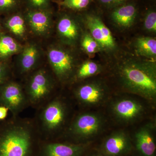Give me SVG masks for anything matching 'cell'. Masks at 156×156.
I'll return each mask as SVG.
<instances>
[{"mask_svg": "<svg viewBox=\"0 0 156 156\" xmlns=\"http://www.w3.org/2000/svg\"><path fill=\"white\" fill-rule=\"evenodd\" d=\"M85 146L61 143H50L45 145L44 156H80L85 150Z\"/></svg>", "mask_w": 156, "mask_h": 156, "instance_id": "e0dca14e", "label": "cell"}, {"mask_svg": "<svg viewBox=\"0 0 156 156\" xmlns=\"http://www.w3.org/2000/svg\"><path fill=\"white\" fill-rule=\"evenodd\" d=\"M146 30L151 33L156 32V13L154 11H150L146 14L144 23Z\"/></svg>", "mask_w": 156, "mask_h": 156, "instance_id": "d4e9b609", "label": "cell"}, {"mask_svg": "<svg viewBox=\"0 0 156 156\" xmlns=\"http://www.w3.org/2000/svg\"><path fill=\"white\" fill-rule=\"evenodd\" d=\"M114 116L119 122L124 123L133 122L144 113V107L135 99L122 98L115 101L112 105Z\"/></svg>", "mask_w": 156, "mask_h": 156, "instance_id": "9c48e42d", "label": "cell"}, {"mask_svg": "<svg viewBox=\"0 0 156 156\" xmlns=\"http://www.w3.org/2000/svg\"><path fill=\"white\" fill-rule=\"evenodd\" d=\"M117 73L121 85L126 91L150 101L155 100L156 66L154 62L127 59L119 65Z\"/></svg>", "mask_w": 156, "mask_h": 156, "instance_id": "6da1fadb", "label": "cell"}, {"mask_svg": "<svg viewBox=\"0 0 156 156\" xmlns=\"http://www.w3.org/2000/svg\"><path fill=\"white\" fill-rule=\"evenodd\" d=\"M132 148L131 139L126 132L115 131L105 139L102 145L105 156H120L129 152Z\"/></svg>", "mask_w": 156, "mask_h": 156, "instance_id": "5bb4252c", "label": "cell"}, {"mask_svg": "<svg viewBox=\"0 0 156 156\" xmlns=\"http://www.w3.org/2000/svg\"><path fill=\"white\" fill-rule=\"evenodd\" d=\"M48 57L53 74L59 82L64 83L74 78L76 59L69 50L59 45H52L48 48Z\"/></svg>", "mask_w": 156, "mask_h": 156, "instance_id": "5b68a950", "label": "cell"}, {"mask_svg": "<svg viewBox=\"0 0 156 156\" xmlns=\"http://www.w3.org/2000/svg\"><path fill=\"white\" fill-rule=\"evenodd\" d=\"M37 135L34 120L13 116L0 128V156H30Z\"/></svg>", "mask_w": 156, "mask_h": 156, "instance_id": "7a4b0ae2", "label": "cell"}, {"mask_svg": "<svg viewBox=\"0 0 156 156\" xmlns=\"http://www.w3.org/2000/svg\"><path fill=\"white\" fill-rule=\"evenodd\" d=\"M5 27L14 37L21 41L27 37V26L24 14L17 13L12 14L6 20Z\"/></svg>", "mask_w": 156, "mask_h": 156, "instance_id": "ac0fdd59", "label": "cell"}, {"mask_svg": "<svg viewBox=\"0 0 156 156\" xmlns=\"http://www.w3.org/2000/svg\"><path fill=\"white\" fill-rule=\"evenodd\" d=\"M135 50L140 56L150 59H154L156 56V40L152 37L137 38L134 43Z\"/></svg>", "mask_w": 156, "mask_h": 156, "instance_id": "ffe728a7", "label": "cell"}, {"mask_svg": "<svg viewBox=\"0 0 156 156\" xmlns=\"http://www.w3.org/2000/svg\"><path fill=\"white\" fill-rule=\"evenodd\" d=\"M38 109L34 121L40 136L51 137L64 129L69 111L67 104L62 98L53 97Z\"/></svg>", "mask_w": 156, "mask_h": 156, "instance_id": "3957f363", "label": "cell"}, {"mask_svg": "<svg viewBox=\"0 0 156 156\" xmlns=\"http://www.w3.org/2000/svg\"><path fill=\"white\" fill-rule=\"evenodd\" d=\"M104 125L103 118L94 113L78 115L70 123L66 133L73 138L86 139L97 135Z\"/></svg>", "mask_w": 156, "mask_h": 156, "instance_id": "8992f818", "label": "cell"}, {"mask_svg": "<svg viewBox=\"0 0 156 156\" xmlns=\"http://www.w3.org/2000/svg\"><path fill=\"white\" fill-rule=\"evenodd\" d=\"M11 69L5 62L0 61V87L9 82Z\"/></svg>", "mask_w": 156, "mask_h": 156, "instance_id": "4316f807", "label": "cell"}, {"mask_svg": "<svg viewBox=\"0 0 156 156\" xmlns=\"http://www.w3.org/2000/svg\"><path fill=\"white\" fill-rule=\"evenodd\" d=\"M74 95L76 100L85 106H95L106 99L107 92L105 87L99 82L92 81L82 84L76 89Z\"/></svg>", "mask_w": 156, "mask_h": 156, "instance_id": "30bf717a", "label": "cell"}, {"mask_svg": "<svg viewBox=\"0 0 156 156\" xmlns=\"http://www.w3.org/2000/svg\"><path fill=\"white\" fill-rule=\"evenodd\" d=\"M20 0H0V12H9L17 9Z\"/></svg>", "mask_w": 156, "mask_h": 156, "instance_id": "484cf974", "label": "cell"}, {"mask_svg": "<svg viewBox=\"0 0 156 156\" xmlns=\"http://www.w3.org/2000/svg\"><path fill=\"white\" fill-rule=\"evenodd\" d=\"M91 0H61L60 5L66 9L73 10H82L89 5Z\"/></svg>", "mask_w": 156, "mask_h": 156, "instance_id": "603a6c76", "label": "cell"}, {"mask_svg": "<svg viewBox=\"0 0 156 156\" xmlns=\"http://www.w3.org/2000/svg\"><path fill=\"white\" fill-rule=\"evenodd\" d=\"M9 108L4 106H0V120H4L6 118L9 112Z\"/></svg>", "mask_w": 156, "mask_h": 156, "instance_id": "f1b7e54d", "label": "cell"}, {"mask_svg": "<svg viewBox=\"0 0 156 156\" xmlns=\"http://www.w3.org/2000/svg\"><path fill=\"white\" fill-rule=\"evenodd\" d=\"M0 30H1V26H0ZM0 34H1V32H0Z\"/></svg>", "mask_w": 156, "mask_h": 156, "instance_id": "4dcf8cb0", "label": "cell"}, {"mask_svg": "<svg viewBox=\"0 0 156 156\" xmlns=\"http://www.w3.org/2000/svg\"><path fill=\"white\" fill-rule=\"evenodd\" d=\"M101 66L95 62H85L76 69L73 78L78 80H84L96 75L101 72Z\"/></svg>", "mask_w": 156, "mask_h": 156, "instance_id": "44dd1931", "label": "cell"}, {"mask_svg": "<svg viewBox=\"0 0 156 156\" xmlns=\"http://www.w3.org/2000/svg\"><path fill=\"white\" fill-rule=\"evenodd\" d=\"M126 1V0H98L102 5L108 7L119 5Z\"/></svg>", "mask_w": 156, "mask_h": 156, "instance_id": "83f0119b", "label": "cell"}, {"mask_svg": "<svg viewBox=\"0 0 156 156\" xmlns=\"http://www.w3.org/2000/svg\"><path fill=\"white\" fill-rule=\"evenodd\" d=\"M61 1V0H59V1Z\"/></svg>", "mask_w": 156, "mask_h": 156, "instance_id": "1f68e13d", "label": "cell"}, {"mask_svg": "<svg viewBox=\"0 0 156 156\" xmlns=\"http://www.w3.org/2000/svg\"><path fill=\"white\" fill-rule=\"evenodd\" d=\"M81 41L82 48L88 54H95L101 50L98 43L89 33L84 34L81 38Z\"/></svg>", "mask_w": 156, "mask_h": 156, "instance_id": "7402d4cb", "label": "cell"}, {"mask_svg": "<svg viewBox=\"0 0 156 156\" xmlns=\"http://www.w3.org/2000/svg\"><path fill=\"white\" fill-rule=\"evenodd\" d=\"M0 103L9 108L13 116H18L29 105L23 87L11 81L0 87Z\"/></svg>", "mask_w": 156, "mask_h": 156, "instance_id": "52a82bcc", "label": "cell"}, {"mask_svg": "<svg viewBox=\"0 0 156 156\" xmlns=\"http://www.w3.org/2000/svg\"><path fill=\"white\" fill-rule=\"evenodd\" d=\"M55 85L54 78L44 68L30 73L23 87L29 105L38 109L53 98Z\"/></svg>", "mask_w": 156, "mask_h": 156, "instance_id": "277c9868", "label": "cell"}, {"mask_svg": "<svg viewBox=\"0 0 156 156\" xmlns=\"http://www.w3.org/2000/svg\"><path fill=\"white\" fill-rule=\"evenodd\" d=\"M56 29L60 41L66 45L74 46L80 37V25L76 20L69 14H63L59 17Z\"/></svg>", "mask_w": 156, "mask_h": 156, "instance_id": "4fadbf2b", "label": "cell"}, {"mask_svg": "<svg viewBox=\"0 0 156 156\" xmlns=\"http://www.w3.org/2000/svg\"><path fill=\"white\" fill-rule=\"evenodd\" d=\"M137 15V9L133 4H125L117 7L111 14L112 20L119 27L130 28L134 24Z\"/></svg>", "mask_w": 156, "mask_h": 156, "instance_id": "2e32d148", "label": "cell"}, {"mask_svg": "<svg viewBox=\"0 0 156 156\" xmlns=\"http://www.w3.org/2000/svg\"><path fill=\"white\" fill-rule=\"evenodd\" d=\"M154 127L148 123L139 128L134 135L136 150L142 156H154L156 152Z\"/></svg>", "mask_w": 156, "mask_h": 156, "instance_id": "9a60e30c", "label": "cell"}, {"mask_svg": "<svg viewBox=\"0 0 156 156\" xmlns=\"http://www.w3.org/2000/svg\"><path fill=\"white\" fill-rule=\"evenodd\" d=\"M42 56V50L38 44L30 42L23 46L18 54L16 62L17 73L21 75L29 74L37 69Z\"/></svg>", "mask_w": 156, "mask_h": 156, "instance_id": "8fae6325", "label": "cell"}, {"mask_svg": "<svg viewBox=\"0 0 156 156\" xmlns=\"http://www.w3.org/2000/svg\"><path fill=\"white\" fill-rule=\"evenodd\" d=\"M28 9L51 11L50 0H25Z\"/></svg>", "mask_w": 156, "mask_h": 156, "instance_id": "cb8c5ba5", "label": "cell"}, {"mask_svg": "<svg viewBox=\"0 0 156 156\" xmlns=\"http://www.w3.org/2000/svg\"><path fill=\"white\" fill-rule=\"evenodd\" d=\"M53 13L48 10L28 9L24 14L27 27L37 36L46 37L51 33Z\"/></svg>", "mask_w": 156, "mask_h": 156, "instance_id": "7c38bea8", "label": "cell"}, {"mask_svg": "<svg viewBox=\"0 0 156 156\" xmlns=\"http://www.w3.org/2000/svg\"><path fill=\"white\" fill-rule=\"evenodd\" d=\"M85 22L89 34L99 45L101 50L111 51L116 48L111 32L99 16L93 14L85 16Z\"/></svg>", "mask_w": 156, "mask_h": 156, "instance_id": "ba28073f", "label": "cell"}, {"mask_svg": "<svg viewBox=\"0 0 156 156\" xmlns=\"http://www.w3.org/2000/svg\"><path fill=\"white\" fill-rule=\"evenodd\" d=\"M23 47L14 37L0 34V61L5 62L13 55L18 54Z\"/></svg>", "mask_w": 156, "mask_h": 156, "instance_id": "d6986e66", "label": "cell"}, {"mask_svg": "<svg viewBox=\"0 0 156 156\" xmlns=\"http://www.w3.org/2000/svg\"><path fill=\"white\" fill-rule=\"evenodd\" d=\"M101 156L98 155H94V156Z\"/></svg>", "mask_w": 156, "mask_h": 156, "instance_id": "f546056e", "label": "cell"}]
</instances>
